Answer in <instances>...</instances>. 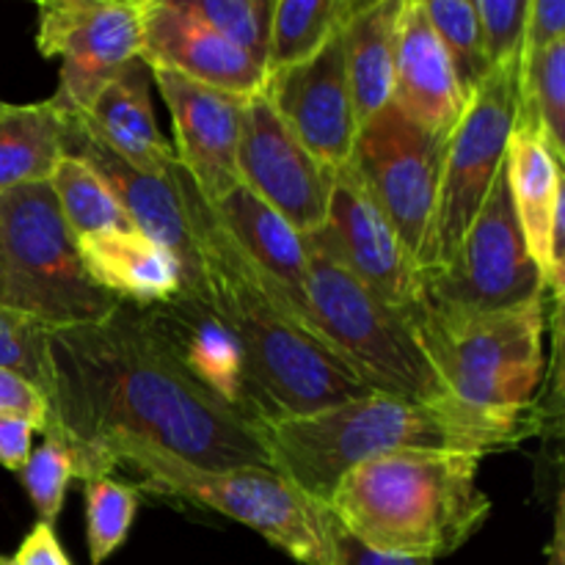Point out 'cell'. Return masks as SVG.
<instances>
[{"label": "cell", "mask_w": 565, "mask_h": 565, "mask_svg": "<svg viewBox=\"0 0 565 565\" xmlns=\"http://www.w3.org/2000/svg\"><path fill=\"white\" fill-rule=\"evenodd\" d=\"M50 419L64 434L75 478L108 475L121 447H154L207 469H274L257 423L193 384L121 301L99 323L47 334Z\"/></svg>", "instance_id": "1"}, {"label": "cell", "mask_w": 565, "mask_h": 565, "mask_svg": "<svg viewBox=\"0 0 565 565\" xmlns=\"http://www.w3.org/2000/svg\"><path fill=\"white\" fill-rule=\"evenodd\" d=\"M171 180L196 243L204 296L230 326L246 359L259 423L303 417L373 395V386L345 359L276 307L265 281L221 226L218 215L196 191L180 160L171 166Z\"/></svg>", "instance_id": "2"}, {"label": "cell", "mask_w": 565, "mask_h": 565, "mask_svg": "<svg viewBox=\"0 0 565 565\" xmlns=\"http://www.w3.org/2000/svg\"><path fill=\"white\" fill-rule=\"evenodd\" d=\"M539 430L535 412H483L456 397L408 401L373 392L303 417L259 423L274 472L318 502L359 463L403 450L489 456Z\"/></svg>", "instance_id": "3"}, {"label": "cell", "mask_w": 565, "mask_h": 565, "mask_svg": "<svg viewBox=\"0 0 565 565\" xmlns=\"http://www.w3.org/2000/svg\"><path fill=\"white\" fill-rule=\"evenodd\" d=\"M480 461L467 452H390L351 469L326 505L362 544L434 563L461 550L491 516L478 486Z\"/></svg>", "instance_id": "4"}, {"label": "cell", "mask_w": 565, "mask_h": 565, "mask_svg": "<svg viewBox=\"0 0 565 565\" xmlns=\"http://www.w3.org/2000/svg\"><path fill=\"white\" fill-rule=\"evenodd\" d=\"M408 326L456 401L500 414L533 408L546 373V296L494 312H461L419 298Z\"/></svg>", "instance_id": "5"}, {"label": "cell", "mask_w": 565, "mask_h": 565, "mask_svg": "<svg viewBox=\"0 0 565 565\" xmlns=\"http://www.w3.org/2000/svg\"><path fill=\"white\" fill-rule=\"evenodd\" d=\"M0 303L50 331L99 323L121 303L88 276L50 182L0 193Z\"/></svg>", "instance_id": "6"}, {"label": "cell", "mask_w": 565, "mask_h": 565, "mask_svg": "<svg viewBox=\"0 0 565 565\" xmlns=\"http://www.w3.org/2000/svg\"><path fill=\"white\" fill-rule=\"evenodd\" d=\"M127 469L152 494L196 502L246 524L298 565H326V502L312 500L274 469H207L154 447H121L108 458V475Z\"/></svg>", "instance_id": "7"}, {"label": "cell", "mask_w": 565, "mask_h": 565, "mask_svg": "<svg viewBox=\"0 0 565 565\" xmlns=\"http://www.w3.org/2000/svg\"><path fill=\"white\" fill-rule=\"evenodd\" d=\"M307 252V296L315 334L337 356L345 359L375 392L408 401L452 397L414 340L408 320L364 290L323 252L309 243Z\"/></svg>", "instance_id": "8"}, {"label": "cell", "mask_w": 565, "mask_h": 565, "mask_svg": "<svg viewBox=\"0 0 565 565\" xmlns=\"http://www.w3.org/2000/svg\"><path fill=\"white\" fill-rule=\"evenodd\" d=\"M445 147V138L430 136L395 103H386L373 119L359 127L348 160L364 191L395 230L417 274L428 270L434 259V224Z\"/></svg>", "instance_id": "9"}, {"label": "cell", "mask_w": 565, "mask_h": 565, "mask_svg": "<svg viewBox=\"0 0 565 565\" xmlns=\"http://www.w3.org/2000/svg\"><path fill=\"white\" fill-rule=\"evenodd\" d=\"M546 296L508 193L505 163L447 265L419 274V298L461 312H494Z\"/></svg>", "instance_id": "10"}, {"label": "cell", "mask_w": 565, "mask_h": 565, "mask_svg": "<svg viewBox=\"0 0 565 565\" xmlns=\"http://www.w3.org/2000/svg\"><path fill=\"white\" fill-rule=\"evenodd\" d=\"M519 77L522 58L494 66L447 138L436 202L434 259L428 270L450 263L505 163L508 138L516 125Z\"/></svg>", "instance_id": "11"}, {"label": "cell", "mask_w": 565, "mask_h": 565, "mask_svg": "<svg viewBox=\"0 0 565 565\" xmlns=\"http://www.w3.org/2000/svg\"><path fill=\"white\" fill-rule=\"evenodd\" d=\"M143 0H50L39 3L36 47L61 58L53 99L61 108L88 110L99 92L141 58Z\"/></svg>", "instance_id": "12"}, {"label": "cell", "mask_w": 565, "mask_h": 565, "mask_svg": "<svg viewBox=\"0 0 565 565\" xmlns=\"http://www.w3.org/2000/svg\"><path fill=\"white\" fill-rule=\"evenodd\" d=\"M303 241L334 259L392 312L406 320L417 312L419 274L403 252L390 221L348 163L334 174L323 226L303 235Z\"/></svg>", "instance_id": "13"}, {"label": "cell", "mask_w": 565, "mask_h": 565, "mask_svg": "<svg viewBox=\"0 0 565 565\" xmlns=\"http://www.w3.org/2000/svg\"><path fill=\"white\" fill-rule=\"evenodd\" d=\"M334 174L287 130L263 92L246 99L237 138V180L292 230L309 235L323 226Z\"/></svg>", "instance_id": "14"}, {"label": "cell", "mask_w": 565, "mask_h": 565, "mask_svg": "<svg viewBox=\"0 0 565 565\" xmlns=\"http://www.w3.org/2000/svg\"><path fill=\"white\" fill-rule=\"evenodd\" d=\"M143 329L180 364L182 373L226 408L259 425L248 386L246 359L230 326L210 307L202 287H185L174 298L136 307Z\"/></svg>", "instance_id": "15"}, {"label": "cell", "mask_w": 565, "mask_h": 565, "mask_svg": "<svg viewBox=\"0 0 565 565\" xmlns=\"http://www.w3.org/2000/svg\"><path fill=\"white\" fill-rule=\"evenodd\" d=\"M259 92L312 158L334 171L351 160L359 125L342 31L312 58L265 77Z\"/></svg>", "instance_id": "16"}, {"label": "cell", "mask_w": 565, "mask_h": 565, "mask_svg": "<svg viewBox=\"0 0 565 565\" xmlns=\"http://www.w3.org/2000/svg\"><path fill=\"white\" fill-rule=\"evenodd\" d=\"M53 103V99H50ZM55 105V103H53ZM61 116V141H64V154L83 160L121 204L127 218L132 221L141 235L152 237L160 246L177 254L188 276V287H202V263H199L196 243H193L191 230H188L182 199L177 193L171 169L166 177H147L132 169L127 160H121L114 149L105 147L103 141L88 132L83 125L81 114L72 108L55 105ZM174 166V163H171Z\"/></svg>", "instance_id": "17"}, {"label": "cell", "mask_w": 565, "mask_h": 565, "mask_svg": "<svg viewBox=\"0 0 565 565\" xmlns=\"http://www.w3.org/2000/svg\"><path fill=\"white\" fill-rule=\"evenodd\" d=\"M174 119V154L210 204L237 185V138L246 99L166 70H149Z\"/></svg>", "instance_id": "18"}, {"label": "cell", "mask_w": 565, "mask_h": 565, "mask_svg": "<svg viewBox=\"0 0 565 565\" xmlns=\"http://www.w3.org/2000/svg\"><path fill=\"white\" fill-rule=\"evenodd\" d=\"M141 61L149 70H166L207 88L254 97L265 72L248 55L188 14L177 0H143Z\"/></svg>", "instance_id": "19"}, {"label": "cell", "mask_w": 565, "mask_h": 565, "mask_svg": "<svg viewBox=\"0 0 565 565\" xmlns=\"http://www.w3.org/2000/svg\"><path fill=\"white\" fill-rule=\"evenodd\" d=\"M210 207L218 215L221 226L230 232L232 241L237 243L243 257L265 281L276 307L287 318L296 320L303 331L318 337L312 326V312H309V252L301 232L292 230L276 210H270L241 182Z\"/></svg>", "instance_id": "20"}, {"label": "cell", "mask_w": 565, "mask_h": 565, "mask_svg": "<svg viewBox=\"0 0 565 565\" xmlns=\"http://www.w3.org/2000/svg\"><path fill=\"white\" fill-rule=\"evenodd\" d=\"M392 103L423 130L450 138L467 110L439 36L425 17L423 0H403L397 17V53Z\"/></svg>", "instance_id": "21"}, {"label": "cell", "mask_w": 565, "mask_h": 565, "mask_svg": "<svg viewBox=\"0 0 565 565\" xmlns=\"http://www.w3.org/2000/svg\"><path fill=\"white\" fill-rule=\"evenodd\" d=\"M83 125L97 141L114 149L121 160L147 177H166L177 160L174 147L160 136L149 99V66L141 58L130 61L88 110H77Z\"/></svg>", "instance_id": "22"}, {"label": "cell", "mask_w": 565, "mask_h": 565, "mask_svg": "<svg viewBox=\"0 0 565 565\" xmlns=\"http://www.w3.org/2000/svg\"><path fill=\"white\" fill-rule=\"evenodd\" d=\"M77 248L88 276L116 301L149 307L174 298L188 287L185 268L177 254L138 230L86 237L77 241Z\"/></svg>", "instance_id": "23"}, {"label": "cell", "mask_w": 565, "mask_h": 565, "mask_svg": "<svg viewBox=\"0 0 565 565\" xmlns=\"http://www.w3.org/2000/svg\"><path fill=\"white\" fill-rule=\"evenodd\" d=\"M561 166L563 160L555 158L539 132L524 125H513L505 149L508 193H511L519 230L527 243L530 257L541 268V276L550 257L552 221L565 204Z\"/></svg>", "instance_id": "24"}, {"label": "cell", "mask_w": 565, "mask_h": 565, "mask_svg": "<svg viewBox=\"0 0 565 565\" xmlns=\"http://www.w3.org/2000/svg\"><path fill=\"white\" fill-rule=\"evenodd\" d=\"M401 6L403 0H364L362 9L342 28L348 83L359 127L392 103Z\"/></svg>", "instance_id": "25"}, {"label": "cell", "mask_w": 565, "mask_h": 565, "mask_svg": "<svg viewBox=\"0 0 565 565\" xmlns=\"http://www.w3.org/2000/svg\"><path fill=\"white\" fill-rule=\"evenodd\" d=\"M64 158L61 116L50 99L9 105L0 116V193L47 182Z\"/></svg>", "instance_id": "26"}, {"label": "cell", "mask_w": 565, "mask_h": 565, "mask_svg": "<svg viewBox=\"0 0 565 565\" xmlns=\"http://www.w3.org/2000/svg\"><path fill=\"white\" fill-rule=\"evenodd\" d=\"M364 0H276L265 77L312 58L329 44Z\"/></svg>", "instance_id": "27"}, {"label": "cell", "mask_w": 565, "mask_h": 565, "mask_svg": "<svg viewBox=\"0 0 565 565\" xmlns=\"http://www.w3.org/2000/svg\"><path fill=\"white\" fill-rule=\"evenodd\" d=\"M47 182L58 202L61 218L75 241L105 235V232L136 230L110 188L83 160L64 154Z\"/></svg>", "instance_id": "28"}, {"label": "cell", "mask_w": 565, "mask_h": 565, "mask_svg": "<svg viewBox=\"0 0 565 565\" xmlns=\"http://www.w3.org/2000/svg\"><path fill=\"white\" fill-rule=\"evenodd\" d=\"M516 125L539 132L557 160L565 158V42L522 61Z\"/></svg>", "instance_id": "29"}, {"label": "cell", "mask_w": 565, "mask_h": 565, "mask_svg": "<svg viewBox=\"0 0 565 565\" xmlns=\"http://www.w3.org/2000/svg\"><path fill=\"white\" fill-rule=\"evenodd\" d=\"M423 6L430 28L445 47L458 88L469 105V99L478 94L491 72L475 0H423Z\"/></svg>", "instance_id": "30"}, {"label": "cell", "mask_w": 565, "mask_h": 565, "mask_svg": "<svg viewBox=\"0 0 565 565\" xmlns=\"http://www.w3.org/2000/svg\"><path fill=\"white\" fill-rule=\"evenodd\" d=\"M177 3L265 72L276 0H177Z\"/></svg>", "instance_id": "31"}, {"label": "cell", "mask_w": 565, "mask_h": 565, "mask_svg": "<svg viewBox=\"0 0 565 565\" xmlns=\"http://www.w3.org/2000/svg\"><path fill=\"white\" fill-rule=\"evenodd\" d=\"M83 483H86L88 508V557H92V565H103L130 533L138 494L132 486L114 480L110 475L88 478Z\"/></svg>", "instance_id": "32"}, {"label": "cell", "mask_w": 565, "mask_h": 565, "mask_svg": "<svg viewBox=\"0 0 565 565\" xmlns=\"http://www.w3.org/2000/svg\"><path fill=\"white\" fill-rule=\"evenodd\" d=\"M50 329L39 320L0 303V370L20 375L36 386L50 403L53 370H50Z\"/></svg>", "instance_id": "33"}, {"label": "cell", "mask_w": 565, "mask_h": 565, "mask_svg": "<svg viewBox=\"0 0 565 565\" xmlns=\"http://www.w3.org/2000/svg\"><path fill=\"white\" fill-rule=\"evenodd\" d=\"M20 475L22 486H25L28 497H31L33 508H36V513L42 516V522L53 524L55 519H58L61 505H64L66 486L75 478L70 445H66L64 434H61L53 423H47L42 447H36V450L28 456Z\"/></svg>", "instance_id": "34"}, {"label": "cell", "mask_w": 565, "mask_h": 565, "mask_svg": "<svg viewBox=\"0 0 565 565\" xmlns=\"http://www.w3.org/2000/svg\"><path fill=\"white\" fill-rule=\"evenodd\" d=\"M475 9H478L486 61L491 70L522 58L530 0H475Z\"/></svg>", "instance_id": "35"}, {"label": "cell", "mask_w": 565, "mask_h": 565, "mask_svg": "<svg viewBox=\"0 0 565 565\" xmlns=\"http://www.w3.org/2000/svg\"><path fill=\"white\" fill-rule=\"evenodd\" d=\"M320 527H323L326 565H434L430 561H419V557L386 555V552L362 544L356 535L342 527V522L331 513L329 505H323Z\"/></svg>", "instance_id": "36"}, {"label": "cell", "mask_w": 565, "mask_h": 565, "mask_svg": "<svg viewBox=\"0 0 565 565\" xmlns=\"http://www.w3.org/2000/svg\"><path fill=\"white\" fill-rule=\"evenodd\" d=\"M555 42H565V0H530L522 61L544 53Z\"/></svg>", "instance_id": "37"}, {"label": "cell", "mask_w": 565, "mask_h": 565, "mask_svg": "<svg viewBox=\"0 0 565 565\" xmlns=\"http://www.w3.org/2000/svg\"><path fill=\"white\" fill-rule=\"evenodd\" d=\"M0 414H14L28 419L36 430L47 428L50 403L33 384H28L20 375L0 370Z\"/></svg>", "instance_id": "38"}, {"label": "cell", "mask_w": 565, "mask_h": 565, "mask_svg": "<svg viewBox=\"0 0 565 565\" xmlns=\"http://www.w3.org/2000/svg\"><path fill=\"white\" fill-rule=\"evenodd\" d=\"M36 434L28 419L14 414H0V463L11 472H20L31 456V439Z\"/></svg>", "instance_id": "39"}, {"label": "cell", "mask_w": 565, "mask_h": 565, "mask_svg": "<svg viewBox=\"0 0 565 565\" xmlns=\"http://www.w3.org/2000/svg\"><path fill=\"white\" fill-rule=\"evenodd\" d=\"M17 565H72L66 552L61 550L58 539H55L53 524L39 522L31 530L25 541H22L20 552L14 555Z\"/></svg>", "instance_id": "40"}, {"label": "cell", "mask_w": 565, "mask_h": 565, "mask_svg": "<svg viewBox=\"0 0 565 565\" xmlns=\"http://www.w3.org/2000/svg\"><path fill=\"white\" fill-rule=\"evenodd\" d=\"M550 565H563V555H561V546L555 544V550H552V561Z\"/></svg>", "instance_id": "41"}, {"label": "cell", "mask_w": 565, "mask_h": 565, "mask_svg": "<svg viewBox=\"0 0 565 565\" xmlns=\"http://www.w3.org/2000/svg\"><path fill=\"white\" fill-rule=\"evenodd\" d=\"M0 565H17L14 557H0Z\"/></svg>", "instance_id": "42"}, {"label": "cell", "mask_w": 565, "mask_h": 565, "mask_svg": "<svg viewBox=\"0 0 565 565\" xmlns=\"http://www.w3.org/2000/svg\"><path fill=\"white\" fill-rule=\"evenodd\" d=\"M6 110H9V103H3V99H0V116H3Z\"/></svg>", "instance_id": "43"}]
</instances>
